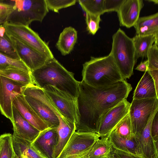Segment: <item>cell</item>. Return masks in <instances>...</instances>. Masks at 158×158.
I'll list each match as a JSON object with an SVG mask.
<instances>
[{
	"label": "cell",
	"mask_w": 158,
	"mask_h": 158,
	"mask_svg": "<svg viewBox=\"0 0 158 158\" xmlns=\"http://www.w3.org/2000/svg\"><path fill=\"white\" fill-rule=\"evenodd\" d=\"M157 111L151 117L145 127L138 138L141 156L143 158H158V151L156 148L151 134L152 122Z\"/></svg>",
	"instance_id": "cell-19"
},
{
	"label": "cell",
	"mask_w": 158,
	"mask_h": 158,
	"mask_svg": "<svg viewBox=\"0 0 158 158\" xmlns=\"http://www.w3.org/2000/svg\"><path fill=\"white\" fill-rule=\"evenodd\" d=\"M101 137L95 133L74 131L57 158H70L89 149Z\"/></svg>",
	"instance_id": "cell-11"
},
{
	"label": "cell",
	"mask_w": 158,
	"mask_h": 158,
	"mask_svg": "<svg viewBox=\"0 0 158 158\" xmlns=\"http://www.w3.org/2000/svg\"><path fill=\"white\" fill-rule=\"evenodd\" d=\"M48 10L58 13L59 10L74 5L77 0H45Z\"/></svg>",
	"instance_id": "cell-33"
},
{
	"label": "cell",
	"mask_w": 158,
	"mask_h": 158,
	"mask_svg": "<svg viewBox=\"0 0 158 158\" xmlns=\"http://www.w3.org/2000/svg\"><path fill=\"white\" fill-rule=\"evenodd\" d=\"M57 116L59 123L56 128L58 140L54 151L53 158H57L59 156L75 130L74 123L60 116L59 114Z\"/></svg>",
	"instance_id": "cell-18"
},
{
	"label": "cell",
	"mask_w": 158,
	"mask_h": 158,
	"mask_svg": "<svg viewBox=\"0 0 158 158\" xmlns=\"http://www.w3.org/2000/svg\"><path fill=\"white\" fill-rule=\"evenodd\" d=\"M101 137L89 150L74 158H109L113 147L108 135Z\"/></svg>",
	"instance_id": "cell-20"
},
{
	"label": "cell",
	"mask_w": 158,
	"mask_h": 158,
	"mask_svg": "<svg viewBox=\"0 0 158 158\" xmlns=\"http://www.w3.org/2000/svg\"><path fill=\"white\" fill-rule=\"evenodd\" d=\"M147 71L158 70V45L154 44L147 54Z\"/></svg>",
	"instance_id": "cell-35"
},
{
	"label": "cell",
	"mask_w": 158,
	"mask_h": 158,
	"mask_svg": "<svg viewBox=\"0 0 158 158\" xmlns=\"http://www.w3.org/2000/svg\"><path fill=\"white\" fill-rule=\"evenodd\" d=\"M132 89L123 80L110 85L95 87L79 81L77 103L79 116L75 131L98 134L101 120L109 110L127 98Z\"/></svg>",
	"instance_id": "cell-1"
},
{
	"label": "cell",
	"mask_w": 158,
	"mask_h": 158,
	"mask_svg": "<svg viewBox=\"0 0 158 158\" xmlns=\"http://www.w3.org/2000/svg\"><path fill=\"white\" fill-rule=\"evenodd\" d=\"M12 113L13 121L11 123L14 132L12 135L31 143L40 131L26 120L13 105Z\"/></svg>",
	"instance_id": "cell-16"
},
{
	"label": "cell",
	"mask_w": 158,
	"mask_h": 158,
	"mask_svg": "<svg viewBox=\"0 0 158 158\" xmlns=\"http://www.w3.org/2000/svg\"><path fill=\"white\" fill-rule=\"evenodd\" d=\"M86 13L101 15L104 13V0H77Z\"/></svg>",
	"instance_id": "cell-29"
},
{
	"label": "cell",
	"mask_w": 158,
	"mask_h": 158,
	"mask_svg": "<svg viewBox=\"0 0 158 158\" xmlns=\"http://www.w3.org/2000/svg\"><path fill=\"white\" fill-rule=\"evenodd\" d=\"M109 158H143L140 156L124 152L113 147Z\"/></svg>",
	"instance_id": "cell-38"
},
{
	"label": "cell",
	"mask_w": 158,
	"mask_h": 158,
	"mask_svg": "<svg viewBox=\"0 0 158 158\" xmlns=\"http://www.w3.org/2000/svg\"><path fill=\"white\" fill-rule=\"evenodd\" d=\"M26 85L0 75V111L13 121L12 102L16 97L23 94L22 87Z\"/></svg>",
	"instance_id": "cell-10"
},
{
	"label": "cell",
	"mask_w": 158,
	"mask_h": 158,
	"mask_svg": "<svg viewBox=\"0 0 158 158\" xmlns=\"http://www.w3.org/2000/svg\"><path fill=\"white\" fill-rule=\"evenodd\" d=\"M3 25L9 36L15 38L49 59L54 58L48 44L29 26L12 24L7 23Z\"/></svg>",
	"instance_id": "cell-8"
},
{
	"label": "cell",
	"mask_w": 158,
	"mask_h": 158,
	"mask_svg": "<svg viewBox=\"0 0 158 158\" xmlns=\"http://www.w3.org/2000/svg\"><path fill=\"white\" fill-rule=\"evenodd\" d=\"M14 151L17 157L25 156L28 158H43L31 147V143L12 135Z\"/></svg>",
	"instance_id": "cell-26"
},
{
	"label": "cell",
	"mask_w": 158,
	"mask_h": 158,
	"mask_svg": "<svg viewBox=\"0 0 158 158\" xmlns=\"http://www.w3.org/2000/svg\"><path fill=\"white\" fill-rule=\"evenodd\" d=\"M0 158H14L16 156L14 151L12 135L5 133L0 136Z\"/></svg>",
	"instance_id": "cell-30"
},
{
	"label": "cell",
	"mask_w": 158,
	"mask_h": 158,
	"mask_svg": "<svg viewBox=\"0 0 158 158\" xmlns=\"http://www.w3.org/2000/svg\"><path fill=\"white\" fill-rule=\"evenodd\" d=\"M9 36L20 60L31 72L40 67L50 59L15 38Z\"/></svg>",
	"instance_id": "cell-14"
},
{
	"label": "cell",
	"mask_w": 158,
	"mask_h": 158,
	"mask_svg": "<svg viewBox=\"0 0 158 158\" xmlns=\"http://www.w3.org/2000/svg\"><path fill=\"white\" fill-rule=\"evenodd\" d=\"M147 1H149V2H154L155 4H157L158 3V1L156 0H148Z\"/></svg>",
	"instance_id": "cell-42"
},
{
	"label": "cell",
	"mask_w": 158,
	"mask_h": 158,
	"mask_svg": "<svg viewBox=\"0 0 158 158\" xmlns=\"http://www.w3.org/2000/svg\"><path fill=\"white\" fill-rule=\"evenodd\" d=\"M14 9L6 23L29 26L32 22H41L49 10L45 0H11Z\"/></svg>",
	"instance_id": "cell-6"
},
{
	"label": "cell",
	"mask_w": 158,
	"mask_h": 158,
	"mask_svg": "<svg viewBox=\"0 0 158 158\" xmlns=\"http://www.w3.org/2000/svg\"><path fill=\"white\" fill-rule=\"evenodd\" d=\"M18 158H21V157H17Z\"/></svg>",
	"instance_id": "cell-45"
},
{
	"label": "cell",
	"mask_w": 158,
	"mask_h": 158,
	"mask_svg": "<svg viewBox=\"0 0 158 158\" xmlns=\"http://www.w3.org/2000/svg\"><path fill=\"white\" fill-rule=\"evenodd\" d=\"M143 6L142 0H125L117 12L120 25L127 28L133 27Z\"/></svg>",
	"instance_id": "cell-15"
},
{
	"label": "cell",
	"mask_w": 158,
	"mask_h": 158,
	"mask_svg": "<svg viewBox=\"0 0 158 158\" xmlns=\"http://www.w3.org/2000/svg\"><path fill=\"white\" fill-rule=\"evenodd\" d=\"M136 35H158V12L148 16L139 17L133 26Z\"/></svg>",
	"instance_id": "cell-24"
},
{
	"label": "cell",
	"mask_w": 158,
	"mask_h": 158,
	"mask_svg": "<svg viewBox=\"0 0 158 158\" xmlns=\"http://www.w3.org/2000/svg\"><path fill=\"white\" fill-rule=\"evenodd\" d=\"M113 131L123 139H130L135 136L132 133L129 113L118 123Z\"/></svg>",
	"instance_id": "cell-31"
},
{
	"label": "cell",
	"mask_w": 158,
	"mask_h": 158,
	"mask_svg": "<svg viewBox=\"0 0 158 158\" xmlns=\"http://www.w3.org/2000/svg\"><path fill=\"white\" fill-rule=\"evenodd\" d=\"M151 134L154 141H158V111L155 114L151 127Z\"/></svg>",
	"instance_id": "cell-39"
},
{
	"label": "cell",
	"mask_w": 158,
	"mask_h": 158,
	"mask_svg": "<svg viewBox=\"0 0 158 158\" xmlns=\"http://www.w3.org/2000/svg\"><path fill=\"white\" fill-rule=\"evenodd\" d=\"M22 90L27 102L48 127L57 128L59 113L44 90L33 84L24 86Z\"/></svg>",
	"instance_id": "cell-5"
},
{
	"label": "cell",
	"mask_w": 158,
	"mask_h": 158,
	"mask_svg": "<svg viewBox=\"0 0 158 158\" xmlns=\"http://www.w3.org/2000/svg\"><path fill=\"white\" fill-rule=\"evenodd\" d=\"M130 104L125 99L106 112L101 120L98 134L101 137L108 135L129 113Z\"/></svg>",
	"instance_id": "cell-12"
},
{
	"label": "cell",
	"mask_w": 158,
	"mask_h": 158,
	"mask_svg": "<svg viewBox=\"0 0 158 158\" xmlns=\"http://www.w3.org/2000/svg\"><path fill=\"white\" fill-rule=\"evenodd\" d=\"M108 137L114 148L142 156L138 139L135 136L130 139H123L113 131L108 135Z\"/></svg>",
	"instance_id": "cell-22"
},
{
	"label": "cell",
	"mask_w": 158,
	"mask_h": 158,
	"mask_svg": "<svg viewBox=\"0 0 158 158\" xmlns=\"http://www.w3.org/2000/svg\"><path fill=\"white\" fill-rule=\"evenodd\" d=\"M83 66L82 80L94 87L109 86L124 80L110 53L103 57H91Z\"/></svg>",
	"instance_id": "cell-3"
},
{
	"label": "cell",
	"mask_w": 158,
	"mask_h": 158,
	"mask_svg": "<svg viewBox=\"0 0 158 158\" xmlns=\"http://www.w3.org/2000/svg\"><path fill=\"white\" fill-rule=\"evenodd\" d=\"M31 73L10 68L0 71V75L27 85L34 84Z\"/></svg>",
	"instance_id": "cell-27"
},
{
	"label": "cell",
	"mask_w": 158,
	"mask_h": 158,
	"mask_svg": "<svg viewBox=\"0 0 158 158\" xmlns=\"http://www.w3.org/2000/svg\"><path fill=\"white\" fill-rule=\"evenodd\" d=\"M56 128H48L40 131L31 144L33 149L43 158H53L58 140Z\"/></svg>",
	"instance_id": "cell-13"
},
{
	"label": "cell",
	"mask_w": 158,
	"mask_h": 158,
	"mask_svg": "<svg viewBox=\"0 0 158 158\" xmlns=\"http://www.w3.org/2000/svg\"><path fill=\"white\" fill-rule=\"evenodd\" d=\"M60 115L77 123L79 119L77 99L55 87L47 85L42 89Z\"/></svg>",
	"instance_id": "cell-9"
},
{
	"label": "cell",
	"mask_w": 158,
	"mask_h": 158,
	"mask_svg": "<svg viewBox=\"0 0 158 158\" xmlns=\"http://www.w3.org/2000/svg\"><path fill=\"white\" fill-rule=\"evenodd\" d=\"M111 51L115 62L124 80L133 74V68L137 61L132 38L120 28L112 36Z\"/></svg>",
	"instance_id": "cell-4"
},
{
	"label": "cell",
	"mask_w": 158,
	"mask_h": 158,
	"mask_svg": "<svg viewBox=\"0 0 158 158\" xmlns=\"http://www.w3.org/2000/svg\"><path fill=\"white\" fill-rule=\"evenodd\" d=\"M153 79L157 93H158V70L148 71Z\"/></svg>",
	"instance_id": "cell-40"
},
{
	"label": "cell",
	"mask_w": 158,
	"mask_h": 158,
	"mask_svg": "<svg viewBox=\"0 0 158 158\" xmlns=\"http://www.w3.org/2000/svg\"><path fill=\"white\" fill-rule=\"evenodd\" d=\"M77 38V31L72 27H65L60 33L56 47L63 56L69 54L73 50Z\"/></svg>",
	"instance_id": "cell-23"
},
{
	"label": "cell",
	"mask_w": 158,
	"mask_h": 158,
	"mask_svg": "<svg viewBox=\"0 0 158 158\" xmlns=\"http://www.w3.org/2000/svg\"><path fill=\"white\" fill-rule=\"evenodd\" d=\"M125 0H104L103 7L104 13L119 11Z\"/></svg>",
	"instance_id": "cell-37"
},
{
	"label": "cell",
	"mask_w": 158,
	"mask_h": 158,
	"mask_svg": "<svg viewBox=\"0 0 158 158\" xmlns=\"http://www.w3.org/2000/svg\"><path fill=\"white\" fill-rule=\"evenodd\" d=\"M11 3H8L0 1V24L6 22L8 17L14 9V5Z\"/></svg>",
	"instance_id": "cell-36"
},
{
	"label": "cell",
	"mask_w": 158,
	"mask_h": 158,
	"mask_svg": "<svg viewBox=\"0 0 158 158\" xmlns=\"http://www.w3.org/2000/svg\"><path fill=\"white\" fill-rule=\"evenodd\" d=\"M100 16L86 13V28L89 33L94 35L100 28L99 23L101 21Z\"/></svg>",
	"instance_id": "cell-34"
},
{
	"label": "cell",
	"mask_w": 158,
	"mask_h": 158,
	"mask_svg": "<svg viewBox=\"0 0 158 158\" xmlns=\"http://www.w3.org/2000/svg\"><path fill=\"white\" fill-rule=\"evenodd\" d=\"M0 52L12 59L20 60L5 29L0 30Z\"/></svg>",
	"instance_id": "cell-28"
},
{
	"label": "cell",
	"mask_w": 158,
	"mask_h": 158,
	"mask_svg": "<svg viewBox=\"0 0 158 158\" xmlns=\"http://www.w3.org/2000/svg\"><path fill=\"white\" fill-rule=\"evenodd\" d=\"M12 104L26 120L40 131L49 128L28 103L23 94L15 97Z\"/></svg>",
	"instance_id": "cell-17"
},
{
	"label": "cell",
	"mask_w": 158,
	"mask_h": 158,
	"mask_svg": "<svg viewBox=\"0 0 158 158\" xmlns=\"http://www.w3.org/2000/svg\"><path fill=\"white\" fill-rule=\"evenodd\" d=\"M10 68H15L31 72L21 60L12 59L0 52V71Z\"/></svg>",
	"instance_id": "cell-32"
},
{
	"label": "cell",
	"mask_w": 158,
	"mask_h": 158,
	"mask_svg": "<svg viewBox=\"0 0 158 158\" xmlns=\"http://www.w3.org/2000/svg\"></svg>",
	"instance_id": "cell-46"
},
{
	"label": "cell",
	"mask_w": 158,
	"mask_h": 158,
	"mask_svg": "<svg viewBox=\"0 0 158 158\" xmlns=\"http://www.w3.org/2000/svg\"><path fill=\"white\" fill-rule=\"evenodd\" d=\"M21 158H28L27 157L24 156H21Z\"/></svg>",
	"instance_id": "cell-43"
},
{
	"label": "cell",
	"mask_w": 158,
	"mask_h": 158,
	"mask_svg": "<svg viewBox=\"0 0 158 158\" xmlns=\"http://www.w3.org/2000/svg\"><path fill=\"white\" fill-rule=\"evenodd\" d=\"M14 158H18V157H16V156H15Z\"/></svg>",
	"instance_id": "cell-44"
},
{
	"label": "cell",
	"mask_w": 158,
	"mask_h": 158,
	"mask_svg": "<svg viewBox=\"0 0 158 158\" xmlns=\"http://www.w3.org/2000/svg\"><path fill=\"white\" fill-rule=\"evenodd\" d=\"M135 51V58L137 61L140 57L147 58L150 49L155 44L158 45V35L152 34L146 35H136L132 38Z\"/></svg>",
	"instance_id": "cell-25"
},
{
	"label": "cell",
	"mask_w": 158,
	"mask_h": 158,
	"mask_svg": "<svg viewBox=\"0 0 158 158\" xmlns=\"http://www.w3.org/2000/svg\"><path fill=\"white\" fill-rule=\"evenodd\" d=\"M148 62L147 60L141 62L138 65L135 69L142 72H146L148 70Z\"/></svg>",
	"instance_id": "cell-41"
},
{
	"label": "cell",
	"mask_w": 158,
	"mask_h": 158,
	"mask_svg": "<svg viewBox=\"0 0 158 158\" xmlns=\"http://www.w3.org/2000/svg\"><path fill=\"white\" fill-rule=\"evenodd\" d=\"M158 110V98L133 99L129 114L132 133L137 138L152 116Z\"/></svg>",
	"instance_id": "cell-7"
},
{
	"label": "cell",
	"mask_w": 158,
	"mask_h": 158,
	"mask_svg": "<svg viewBox=\"0 0 158 158\" xmlns=\"http://www.w3.org/2000/svg\"><path fill=\"white\" fill-rule=\"evenodd\" d=\"M148 98H158V96L153 80L147 71L139 82L134 92L133 99Z\"/></svg>",
	"instance_id": "cell-21"
},
{
	"label": "cell",
	"mask_w": 158,
	"mask_h": 158,
	"mask_svg": "<svg viewBox=\"0 0 158 158\" xmlns=\"http://www.w3.org/2000/svg\"><path fill=\"white\" fill-rule=\"evenodd\" d=\"M31 73L34 84L38 87L42 89L47 85L52 86L77 99L79 81L54 58Z\"/></svg>",
	"instance_id": "cell-2"
}]
</instances>
